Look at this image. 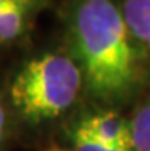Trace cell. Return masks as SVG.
Returning <instances> with one entry per match:
<instances>
[{
    "instance_id": "cell-1",
    "label": "cell",
    "mask_w": 150,
    "mask_h": 151,
    "mask_svg": "<svg viewBox=\"0 0 150 151\" xmlns=\"http://www.w3.org/2000/svg\"><path fill=\"white\" fill-rule=\"evenodd\" d=\"M70 41L89 93L117 104L141 81V63L121 9L112 0H78L70 15Z\"/></svg>"
},
{
    "instance_id": "cell-2",
    "label": "cell",
    "mask_w": 150,
    "mask_h": 151,
    "mask_svg": "<svg viewBox=\"0 0 150 151\" xmlns=\"http://www.w3.org/2000/svg\"><path fill=\"white\" fill-rule=\"evenodd\" d=\"M83 83V72L75 60L45 54L28 61L14 76L11 101L31 122L54 119L75 102Z\"/></svg>"
},
{
    "instance_id": "cell-3",
    "label": "cell",
    "mask_w": 150,
    "mask_h": 151,
    "mask_svg": "<svg viewBox=\"0 0 150 151\" xmlns=\"http://www.w3.org/2000/svg\"><path fill=\"white\" fill-rule=\"evenodd\" d=\"M78 130L84 131L95 140L106 145L132 150V130L130 122L113 111L92 114L81 121Z\"/></svg>"
},
{
    "instance_id": "cell-4",
    "label": "cell",
    "mask_w": 150,
    "mask_h": 151,
    "mask_svg": "<svg viewBox=\"0 0 150 151\" xmlns=\"http://www.w3.org/2000/svg\"><path fill=\"white\" fill-rule=\"evenodd\" d=\"M121 12L133 40L150 49V0H122Z\"/></svg>"
},
{
    "instance_id": "cell-5",
    "label": "cell",
    "mask_w": 150,
    "mask_h": 151,
    "mask_svg": "<svg viewBox=\"0 0 150 151\" xmlns=\"http://www.w3.org/2000/svg\"><path fill=\"white\" fill-rule=\"evenodd\" d=\"M31 0H22L0 12V43H8L17 38L23 31Z\"/></svg>"
},
{
    "instance_id": "cell-6",
    "label": "cell",
    "mask_w": 150,
    "mask_h": 151,
    "mask_svg": "<svg viewBox=\"0 0 150 151\" xmlns=\"http://www.w3.org/2000/svg\"><path fill=\"white\" fill-rule=\"evenodd\" d=\"M132 150L150 151V101L143 104L132 118Z\"/></svg>"
},
{
    "instance_id": "cell-7",
    "label": "cell",
    "mask_w": 150,
    "mask_h": 151,
    "mask_svg": "<svg viewBox=\"0 0 150 151\" xmlns=\"http://www.w3.org/2000/svg\"><path fill=\"white\" fill-rule=\"evenodd\" d=\"M74 151H133V150L101 144V142L91 137L89 134H86L84 131L77 128L74 133Z\"/></svg>"
},
{
    "instance_id": "cell-8",
    "label": "cell",
    "mask_w": 150,
    "mask_h": 151,
    "mask_svg": "<svg viewBox=\"0 0 150 151\" xmlns=\"http://www.w3.org/2000/svg\"><path fill=\"white\" fill-rule=\"evenodd\" d=\"M5 133H6V113H5V107L2 101H0V147L3 144Z\"/></svg>"
},
{
    "instance_id": "cell-9",
    "label": "cell",
    "mask_w": 150,
    "mask_h": 151,
    "mask_svg": "<svg viewBox=\"0 0 150 151\" xmlns=\"http://www.w3.org/2000/svg\"><path fill=\"white\" fill-rule=\"evenodd\" d=\"M17 2H22V0H0V12H2L5 8L11 6V5H14Z\"/></svg>"
},
{
    "instance_id": "cell-10",
    "label": "cell",
    "mask_w": 150,
    "mask_h": 151,
    "mask_svg": "<svg viewBox=\"0 0 150 151\" xmlns=\"http://www.w3.org/2000/svg\"><path fill=\"white\" fill-rule=\"evenodd\" d=\"M48 151H66V150H60V148H54V150H48Z\"/></svg>"
}]
</instances>
